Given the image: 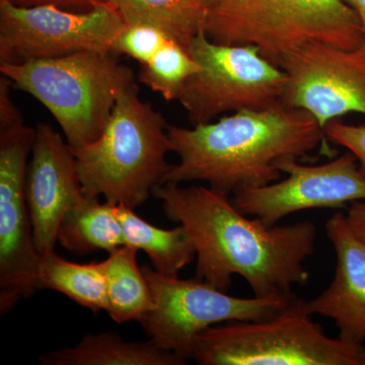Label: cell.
<instances>
[{
    "instance_id": "obj_1",
    "label": "cell",
    "mask_w": 365,
    "mask_h": 365,
    "mask_svg": "<svg viewBox=\"0 0 365 365\" xmlns=\"http://www.w3.org/2000/svg\"><path fill=\"white\" fill-rule=\"evenodd\" d=\"M153 195L165 216L188 232L198 279L227 292L239 275L259 297H292V288L309 280L304 262L316 249L314 222L269 227L241 212L230 196L202 185L165 182Z\"/></svg>"
},
{
    "instance_id": "obj_2",
    "label": "cell",
    "mask_w": 365,
    "mask_h": 365,
    "mask_svg": "<svg viewBox=\"0 0 365 365\" xmlns=\"http://www.w3.org/2000/svg\"><path fill=\"white\" fill-rule=\"evenodd\" d=\"M169 135L179 163L162 184L205 182L228 196L279 181V160L307 157L327 138L309 113L282 103L242 110L192 128L169 125Z\"/></svg>"
},
{
    "instance_id": "obj_3",
    "label": "cell",
    "mask_w": 365,
    "mask_h": 365,
    "mask_svg": "<svg viewBox=\"0 0 365 365\" xmlns=\"http://www.w3.org/2000/svg\"><path fill=\"white\" fill-rule=\"evenodd\" d=\"M169 123L131 86L118 98L97 140L71 148L83 195H103L114 204L135 209L162 184L173 165Z\"/></svg>"
},
{
    "instance_id": "obj_4",
    "label": "cell",
    "mask_w": 365,
    "mask_h": 365,
    "mask_svg": "<svg viewBox=\"0 0 365 365\" xmlns=\"http://www.w3.org/2000/svg\"><path fill=\"white\" fill-rule=\"evenodd\" d=\"M205 33L225 45L254 46L281 67L312 43L359 49V16L344 0H217L208 9Z\"/></svg>"
},
{
    "instance_id": "obj_5",
    "label": "cell",
    "mask_w": 365,
    "mask_h": 365,
    "mask_svg": "<svg viewBox=\"0 0 365 365\" xmlns=\"http://www.w3.org/2000/svg\"><path fill=\"white\" fill-rule=\"evenodd\" d=\"M112 54L81 51L1 63L0 72L44 105L61 127L68 145L79 148L97 140L118 98L136 85L132 69Z\"/></svg>"
},
{
    "instance_id": "obj_6",
    "label": "cell",
    "mask_w": 365,
    "mask_h": 365,
    "mask_svg": "<svg viewBox=\"0 0 365 365\" xmlns=\"http://www.w3.org/2000/svg\"><path fill=\"white\" fill-rule=\"evenodd\" d=\"M306 300L261 321L230 322L197 337L192 360L201 365H365V345L326 335Z\"/></svg>"
},
{
    "instance_id": "obj_7",
    "label": "cell",
    "mask_w": 365,
    "mask_h": 365,
    "mask_svg": "<svg viewBox=\"0 0 365 365\" xmlns=\"http://www.w3.org/2000/svg\"><path fill=\"white\" fill-rule=\"evenodd\" d=\"M188 51L201 69L186 81L178 101L192 126L210 123L227 113L282 103L287 72L254 46L220 44L203 31Z\"/></svg>"
},
{
    "instance_id": "obj_8",
    "label": "cell",
    "mask_w": 365,
    "mask_h": 365,
    "mask_svg": "<svg viewBox=\"0 0 365 365\" xmlns=\"http://www.w3.org/2000/svg\"><path fill=\"white\" fill-rule=\"evenodd\" d=\"M153 309L139 323L158 346L184 360L192 359L197 337L210 327L237 321H261L275 316L292 297H232L205 281L165 276L145 265Z\"/></svg>"
},
{
    "instance_id": "obj_9",
    "label": "cell",
    "mask_w": 365,
    "mask_h": 365,
    "mask_svg": "<svg viewBox=\"0 0 365 365\" xmlns=\"http://www.w3.org/2000/svg\"><path fill=\"white\" fill-rule=\"evenodd\" d=\"M124 28L110 2L78 11L54 4L21 6L0 0V64L81 51L112 53Z\"/></svg>"
},
{
    "instance_id": "obj_10",
    "label": "cell",
    "mask_w": 365,
    "mask_h": 365,
    "mask_svg": "<svg viewBox=\"0 0 365 365\" xmlns=\"http://www.w3.org/2000/svg\"><path fill=\"white\" fill-rule=\"evenodd\" d=\"M36 129L25 124L0 131V313L38 289L41 256L26 202L29 157Z\"/></svg>"
},
{
    "instance_id": "obj_11",
    "label": "cell",
    "mask_w": 365,
    "mask_h": 365,
    "mask_svg": "<svg viewBox=\"0 0 365 365\" xmlns=\"http://www.w3.org/2000/svg\"><path fill=\"white\" fill-rule=\"evenodd\" d=\"M287 178L232 194V202L244 215L269 225H278L288 215L307 209L346 208L365 200V175L350 151L319 165H307L297 158L277 163Z\"/></svg>"
},
{
    "instance_id": "obj_12",
    "label": "cell",
    "mask_w": 365,
    "mask_h": 365,
    "mask_svg": "<svg viewBox=\"0 0 365 365\" xmlns=\"http://www.w3.org/2000/svg\"><path fill=\"white\" fill-rule=\"evenodd\" d=\"M282 104L309 113L325 129L349 113L365 116V52L312 43L283 62Z\"/></svg>"
},
{
    "instance_id": "obj_13",
    "label": "cell",
    "mask_w": 365,
    "mask_h": 365,
    "mask_svg": "<svg viewBox=\"0 0 365 365\" xmlns=\"http://www.w3.org/2000/svg\"><path fill=\"white\" fill-rule=\"evenodd\" d=\"M26 195L36 248L40 256L51 253L62 218L83 192L71 146L47 124L36 128Z\"/></svg>"
},
{
    "instance_id": "obj_14",
    "label": "cell",
    "mask_w": 365,
    "mask_h": 365,
    "mask_svg": "<svg viewBox=\"0 0 365 365\" xmlns=\"http://www.w3.org/2000/svg\"><path fill=\"white\" fill-rule=\"evenodd\" d=\"M326 232L335 250V275L326 290L307 302V309L311 314L333 319L341 339L364 345L365 245L353 234L343 212L327 222Z\"/></svg>"
},
{
    "instance_id": "obj_15",
    "label": "cell",
    "mask_w": 365,
    "mask_h": 365,
    "mask_svg": "<svg viewBox=\"0 0 365 365\" xmlns=\"http://www.w3.org/2000/svg\"><path fill=\"white\" fill-rule=\"evenodd\" d=\"M43 365H184L186 360L148 342H128L119 334L86 335L78 344L45 353Z\"/></svg>"
},
{
    "instance_id": "obj_16",
    "label": "cell",
    "mask_w": 365,
    "mask_h": 365,
    "mask_svg": "<svg viewBox=\"0 0 365 365\" xmlns=\"http://www.w3.org/2000/svg\"><path fill=\"white\" fill-rule=\"evenodd\" d=\"M117 204L83 195L60 222L57 241L68 251L88 254L109 252L125 245L123 228L116 212Z\"/></svg>"
},
{
    "instance_id": "obj_17",
    "label": "cell",
    "mask_w": 365,
    "mask_h": 365,
    "mask_svg": "<svg viewBox=\"0 0 365 365\" xmlns=\"http://www.w3.org/2000/svg\"><path fill=\"white\" fill-rule=\"evenodd\" d=\"M116 212L123 228L125 245L148 255L157 272L178 276L196 258L195 247L182 225L173 230L155 227L123 204H117Z\"/></svg>"
},
{
    "instance_id": "obj_18",
    "label": "cell",
    "mask_w": 365,
    "mask_h": 365,
    "mask_svg": "<svg viewBox=\"0 0 365 365\" xmlns=\"http://www.w3.org/2000/svg\"><path fill=\"white\" fill-rule=\"evenodd\" d=\"M137 250L128 245L109 252L103 262L107 284V313L116 323L140 322L153 309L150 285L137 265Z\"/></svg>"
},
{
    "instance_id": "obj_19",
    "label": "cell",
    "mask_w": 365,
    "mask_h": 365,
    "mask_svg": "<svg viewBox=\"0 0 365 365\" xmlns=\"http://www.w3.org/2000/svg\"><path fill=\"white\" fill-rule=\"evenodd\" d=\"M110 4L125 26H157L187 49L205 31L208 9L197 0H110Z\"/></svg>"
},
{
    "instance_id": "obj_20",
    "label": "cell",
    "mask_w": 365,
    "mask_h": 365,
    "mask_svg": "<svg viewBox=\"0 0 365 365\" xmlns=\"http://www.w3.org/2000/svg\"><path fill=\"white\" fill-rule=\"evenodd\" d=\"M38 289H51L66 295L93 313L107 312V284L103 262L78 264L53 251L41 256Z\"/></svg>"
},
{
    "instance_id": "obj_21",
    "label": "cell",
    "mask_w": 365,
    "mask_h": 365,
    "mask_svg": "<svg viewBox=\"0 0 365 365\" xmlns=\"http://www.w3.org/2000/svg\"><path fill=\"white\" fill-rule=\"evenodd\" d=\"M200 69L187 48L170 41L141 66L139 81L165 100L178 101L186 81Z\"/></svg>"
},
{
    "instance_id": "obj_22",
    "label": "cell",
    "mask_w": 365,
    "mask_h": 365,
    "mask_svg": "<svg viewBox=\"0 0 365 365\" xmlns=\"http://www.w3.org/2000/svg\"><path fill=\"white\" fill-rule=\"evenodd\" d=\"M170 41L175 40L155 26H125L113 45L112 53L127 55L144 66Z\"/></svg>"
},
{
    "instance_id": "obj_23",
    "label": "cell",
    "mask_w": 365,
    "mask_h": 365,
    "mask_svg": "<svg viewBox=\"0 0 365 365\" xmlns=\"http://www.w3.org/2000/svg\"><path fill=\"white\" fill-rule=\"evenodd\" d=\"M327 138L342 146L357 158L360 170L365 175V125L345 124L334 120L325 127Z\"/></svg>"
},
{
    "instance_id": "obj_24",
    "label": "cell",
    "mask_w": 365,
    "mask_h": 365,
    "mask_svg": "<svg viewBox=\"0 0 365 365\" xmlns=\"http://www.w3.org/2000/svg\"><path fill=\"white\" fill-rule=\"evenodd\" d=\"M11 79L0 76V131L14 128L24 124L23 116L11 98Z\"/></svg>"
},
{
    "instance_id": "obj_25",
    "label": "cell",
    "mask_w": 365,
    "mask_h": 365,
    "mask_svg": "<svg viewBox=\"0 0 365 365\" xmlns=\"http://www.w3.org/2000/svg\"><path fill=\"white\" fill-rule=\"evenodd\" d=\"M11 1L21 6L54 4L69 11H83L93 9L98 4H109L110 0H11Z\"/></svg>"
},
{
    "instance_id": "obj_26",
    "label": "cell",
    "mask_w": 365,
    "mask_h": 365,
    "mask_svg": "<svg viewBox=\"0 0 365 365\" xmlns=\"http://www.w3.org/2000/svg\"><path fill=\"white\" fill-rule=\"evenodd\" d=\"M345 216L353 234L365 245V200L349 204Z\"/></svg>"
},
{
    "instance_id": "obj_27",
    "label": "cell",
    "mask_w": 365,
    "mask_h": 365,
    "mask_svg": "<svg viewBox=\"0 0 365 365\" xmlns=\"http://www.w3.org/2000/svg\"><path fill=\"white\" fill-rule=\"evenodd\" d=\"M344 1L348 6H351L359 16L362 30V44L359 48L365 52V0H344Z\"/></svg>"
},
{
    "instance_id": "obj_28",
    "label": "cell",
    "mask_w": 365,
    "mask_h": 365,
    "mask_svg": "<svg viewBox=\"0 0 365 365\" xmlns=\"http://www.w3.org/2000/svg\"><path fill=\"white\" fill-rule=\"evenodd\" d=\"M197 1L200 2L202 6L207 7V9H211L216 2H217V0H197Z\"/></svg>"
}]
</instances>
